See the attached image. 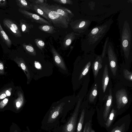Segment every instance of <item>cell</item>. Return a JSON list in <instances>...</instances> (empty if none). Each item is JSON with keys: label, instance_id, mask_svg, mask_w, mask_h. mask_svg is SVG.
I'll list each match as a JSON object with an SVG mask.
<instances>
[{"label": "cell", "instance_id": "3957f363", "mask_svg": "<svg viewBox=\"0 0 132 132\" xmlns=\"http://www.w3.org/2000/svg\"><path fill=\"white\" fill-rule=\"evenodd\" d=\"M36 5L47 15L51 23H53L55 26L65 29L68 27L69 22L64 18L52 9L48 3Z\"/></svg>", "mask_w": 132, "mask_h": 132}, {"label": "cell", "instance_id": "8992f818", "mask_svg": "<svg viewBox=\"0 0 132 132\" xmlns=\"http://www.w3.org/2000/svg\"><path fill=\"white\" fill-rule=\"evenodd\" d=\"M65 103L62 102L56 106L53 107L50 111L45 124L51 128L53 124L57 120L62 113Z\"/></svg>", "mask_w": 132, "mask_h": 132}, {"label": "cell", "instance_id": "52a82bcc", "mask_svg": "<svg viewBox=\"0 0 132 132\" xmlns=\"http://www.w3.org/2000/svg\"><path fill=\"white\" fill-rule=\"evenodd\" d=\"M108 56L109 65L113 75H116L117 70V59L112 43L109 42L107 44V53Z\"/></svg>", "mask_w": 132, "mask_h": 132}, {"label": "cell", "instance_id": "83f0119b", "mask_svg": "<svg viewBox=\"0 0 132 132\" xmlns=\"http://www.w3.org/2000/svg\"><path fill=\"white\" fill-rule=\"evenodd\" d=\"M109 37H108L106 38L104 45L103 46L102 52L101 55L102 59H103L106 53H107V44L109 42Z\"/></svg>", "mask_w": 132, "mask_h": 132}, {"label": "cell", "instance_id": "d6a6232c", "mask_svg": "<svg viewBox=\"0 0 132 132\" xmlns=\"http://www.w3.org/2000/svg\"><path fill=\"white\" fill-rule=\"evenodd\" d=\"M32 3L36 4L38 5L47 3V1L46 0H30Z\"/></svg>", "mask_w": 132, "mask_h": 132}, {"label": "cell", "instance_id": "7a4b0ae2", "mask_svg": "<svg viewBox=\"0 0 132 132\" xmlns=\"http://www.w3.org/2000/svg\"><path fill=\"white\" fill-rule=\"evenodd\" d=\"M113 22L112 17L89 29L82 37L81 40V48L85 54L95 50L109 30Z\"/></svg>", "mask_w": 132, "mask_h": 132}, {"label": "cell", "instance_id": "f1b7e54d", "mask_svg": "<svg viewBox=\"0 0 132 132\" xmlns=\"http://www.w3.org/2000/svg\"><path fill=\"white\" fill-rule=\"evenodd\" d=\"M125 125L123 123L120 126H117L112 129L111 132H124Z\"/></svg>", "mask_w": 132, "mask_h": 132}, {"label": "cell", "instance_id": "277c9868", "mask_svg": "<svg viewBox=\"0 0 132 132\" xmlns=\"http://www.w3.org/2000/svg\"><path fill=\"white\" fill-rule=\"evenodd\" d=\"M92 21L90 19L83 16L72 21L70 24L74 31L77 32L82 37L88 31Z\"/></svg>", "mask_w": 132, "mask_h": 132}, {"label": "cell", "instance_id": "4316f807", "mask_svg": "<svg viewBox=\"0 0 132 132\" xmlns=\"http://www.w3.org/2000/svg\"><path fill=\"white\" fill-rule=\"evenodd\" d=\"M34 42L38 47L42 51L45 46V43L41 39L39 38L35 39Z\"/></svg>", "mask_w": 132, "mask_h": 132}, {"label": "cell", "instance_id": "2e32d148", "mask_svg": "<svg viewBox=\"0 0 132 132\" xmlns=\"http://www.w3.org/2000/svg\"><path fill=\"white\" fill-rule=\"evenodd\" d=\"M109 80L108 65H105L103 73L102 80V88L104 93L105 92Z\"/></svg>", "mask_w": 132, "mask_h": 132}, {"label": "cell", "instance_id": "9a60e30c", "mask_svg": "<svg viewBox=\"0 0 132 132\" xmlns=\"http://www.w3.org/2000/svg\"><path fill=\"white\" fill-rule=\"evenodd\" d=\"M102 59L101 56H97L93 63L92 69L95 78L96 77L99 70L102 67Z\"/></svg>", "mask_w": 132, "mask_h": 132}, {"label": "cell", "instance_id": "74e56055", "mask_svg": "<svg viewBox=\"0 0 132 132\" xmlns=\"http://www.w3.org/2000/svg\"><path fill=\"white\" fill-rule=\"evenodd\" d=\"M6 95L8 96H10L11 95V93L8 90H6L5 92Z\"/></svg>", "mask_w": 132, "mask_h": 132}, {"label": "cell", "instance_id": "ac0fdd59", "mask_svg": "<svg viewBox=\"0 0 132 132\" xmlns=\"http://www.w3.org/2000/svg\"><path fill=\"white\" fill-rule=\"evenodd\" d=\"M20 23L22 31L25 33H29L30 30L34 27L32 24L23 19L20 20Z\"/></svg>", "mask_w": 132, "mask_h": 132}, {"label": "cell", "instance_id": "836d02e7", "mask_svg": "<svg viewBox=\"0 0 132 132\" xmlns=\"http://www.w3.org/2000/svg\"><path fill=\"white\" fill-rule=\"evenodd\" d=\"M8 100L7 98H5L3 101L0 103V108L2 109L6 104Z\"/></svg>", "mask_w": 132, "mask_h": 132}, {"label": "cell", "instance_id": "9c48e42d", "mask_svg": "<svg viewBox=\"0 0 132 132\" xmlns=\"http://www.w3.org/2000/svg\"><path fill=\"white\" fill-rule=\"evenodd\" d=\"M50 5L52 9L64 18L69 23L74 16L71 10L60 5L55 4Z\"/></svg>", "mask_w": 132, "mask_h": 132}, {"label": "cell", "instance_id": "5bb4252c", "mask_svg": "<svg viewBox=\"0 0 132 132\" xmlns=\"http://www.w3.org/2000/svg\"><path fill=\"white\" fill-rule=\"evenodd\" d=\"M112 90L111 89L109 90V93L108 95L105 109L103 112V117L104 120L106 121L110 111L112 105Z\"/></svg>", "mask_w": 132, "mask_h": 132}, {"label": "cell", "instance_id": "7402d4cb", "mask_svg": "<svg viewBox=\"0 0 132 132\" xmlns=\"http://www.w3.org/2000/svg\"><path fill=\"white\" fill-rule=\"evenodd\" d=\"M116 114V111L114 109L112 108L109 115L108 116V117L105 124L107 128H108L110 127L113 120Z\"/></svg>", "mask_w": 132, "mask_h": 132}, {"label": "cell", "instance_id": "4fadbf2b", "mask_svg": "<svg viewBox=\"0 0 132 132\" xmlns=\"http://www.w3.org/2000/svg\"><path fill=\"white\" fill-rule=\"evenodd\" d=\"M82 36L79 34L73 31L68 34L64 39L63 46L65 48L68 47L74 40Z\"/></svg>", "mask_w": 132, "mask_h": 132}, {"label": "cell", "instance_id": "44dd1931", "mask_svg": "<svg viewBox=\"0 0 132 132\" xmlns=\"http://www.w3.org/2000/svg\"><path fill=\"white\" fill-rule=\"evenodd\" d=\"M17 5L20 8L27 11L30 10L31 3L25 0L16 1Z\"/></svg>", "mask_w": 132, "mask_h": 132}, {"label": "cell", "instance_id": "8fae6325", "mask_svg": "<svg viewBox=\"0 0 132 132\" xmlns=\"http://www.w3.org/2000/svg\"><path fill=\"white\" fill-rule=\"evenodd\" d=\"M4 26L16 37L21 36L20 29L16 24L11 20L7 18L4 19L3 21Z\"/></svg>", "mask_w": 132, "mask_h": 132}, {"label": "cell", "instance_id": "6da1fadb", "mask_svg": "<svg viewBox=\"0 0 132 132\" xmlns=\"http://www.w3.org/2000/svg\"><path fill=\"white\" fill-rule=\"evenodd\" d=\"M121 52L126 60L132 54V4L128 3L120 11L118 19Z\"/></svg>", "mask_w": 132, "mask_h": 132}, {"label": "cell", "instance_id": "e0dca14e", "mask_svg": "<svg viewBox=\"0 0 132 132\" xmlns=\"http://www.w3.org/2000/svg\"><path fill=\"white\" fill-rule=\"evenodd\" d=\"M30 9L39 14L42 17L50 22V20L47 15L42 10L38 7L36 4L31 3Z\"/></svg>", "mask_w": 132, "mask_h": 132}, {"label": "cell", "instance_id": "ab89813d", "mask_svg": "<svg viewBox=\"0 0 132 132\" xmlns=\"http://www.w3.org/2000/svg\"><path fill=\"white\" fill-rule=\"evenodd\" d=\"M90 132H95L94 130L93 129H92Z\"/></svg>", "mask_w": 132, "mask_h": 132}, {"label": "cell", "instance_id": "b9f144b4", "mask_svg": "<svg viewBox=\"0 0 132 132\" xmlns=\"http://www.w3.org/2000/svg\"><path fill=\"white\" fill-rule=\"evenodd\" d=\"M26 132H30V131H29H29H26Z\"/></svg>", "mask_w": 132, "mask_h": 132}, {"label": "cell", "instance_id": "8d00e7d4", "mask_svg": "<svg viewBox=\"0 0 132 132\" xmlns=\"http://www.w3.org/2000/svg\"><path fill=\"white\" fill-rule=\"evenodd\" d=\"M6 97V94L3 93L0 96V99H2L5 98Z\"/></svg>", "mask_w": 132, "mask_h": 132}, {"label": "cell", "instance_id": "603a6c76", "mask_svg": "<svg viewBox=\"0 0 132 132\" xmlns=\"http://www.w3.org/2000/svg\"><path fill=\"white\" fill-rule=\"evenodd\" d=\"M85 116V110L83 109L81 112L78 123L76 132H81Z\"/></svg>", "mask_w": 132, "mask_h": 132}, {"label": "cell", "instance_id": "d6986e66", "mask_svg": "<svg viewBox=\"0 0 132 132\" xmlns=\"http://www.w3.org/2000/svg\"><path fill=\"white\" fill-rule=\"evenodd\" d=\"M38 28L43 31L50 34H53L56 32L55 29L51 25L42 24L39 26Z\"/></svg>", "mask_w": 132, "mask_h": 132}, {"label": "cell", "instance_id": "f546056e", "mask_svg": "<svg viewBox=\"0 0 132 132\" xmlns=\"http://www.w3.org/2000/svg\"><path fill=\"white\" fill-rule=\"evenodd\" d=\"M123 73L124 76L125 78L129 81H132V73L126 69H125L124 70Z\"/></svg>", "mask_w": 132, "mask_h": 132}, {"label": "cell", "instance_id": "7c38bea8", "mask_svg": "<svg viewBox=\"0 0 132 132\" xmlns=\"http://www.w3.org/2000/svg\"><path fill=\"white\" fill-rule=\"evenodd\" d=\"M51 51L56 64L62 69L66 70V65L63 59L54 47H52Z\"/></svg>", "mask_w": 132, "mask_h": 132}, {"label": "cell", "instance_id": "cb8c5ba5", "mask_svg": "<svg viewBox=\"0 0 132 132\" xmlns=\"http://www.w3.org/2000/svg\"><path fill=\"white\" fill-rule=\"evenodd\" d=\"M22 46L24 49L29 54L33 56L36 55V51L31 44H29L26 45L24 43L23 44Z\"/></svg>", "mask_w": 132, "mask_h": 132}, {"label": "cell", "instance_id": "1f68e13d", "mask_svg": "<svg viewBox=\"0 0 132 132\" xmlns=\"http://www.w3.org/2000/svg\"><path fill=\"white\" fill-rule=\"evenodd\" d=\"M90 122V120L85 123L83 132H90L92 129Z\"/></svg>", "mask_w": 132, "mask_h": 132}, {"label": "cell", "instance_id": "5b68a950", "mask_svg": "<svg viewBox=\"0 0 132 132\" xmlns=\"http://www.w3.org/2000/svg\"><path fill=\"white\" fill-rule=\"evenodd\" d=\"M81 99H79L74 111L68 121L63 128V132H75L77 117L80 104Z\"/></svg>", "mask_w": 132, "mask_h": 132}, {"label": "cell", "instance_id": "f35d334b", "mask_svg": "<svg viewBox=\"0 0 132 132\" xmlns=\"http://www.w3.org/2000/svg\"><path fill=\"white\" fill-rule=\"evenodd\" d=\"M4 69V67L3 64L1 63H0V70H2Z\"/></svg>", "mask_w": 132, "mask_h": 132}, {"label": "cell", "instance_id": "60d3db41", "mask_svg": "<svg viewBox=\"0 0 132 132\" xmlns=\"http://www.w3.org/2000/svg\"><path fill=\"white\" fill-rule=\"evenodd\" d=\"M14 132H18V131L16 130H15Z\"/></svg>", "mask_w": 132, "mask_h": 132}, {"label": "cell", "instance_id": "d4e9b609", "mask_svg": "<svg viewBox=\"0 0 132 132\" xmlns=\"http://www.w3.org/2000/svg\"><path fill=\"white\" fill-rule=\"evenodd\" d=\"M97 85L95 84L92 88L89 96V100L90 102H93L97 94Z\"/></svg>", "mask_w": 132, "mask_h": 132}, {"label": "cell", "instance_id": "4dcf8cb0", "mask_svg": "<svg viewBox=\"0 0 132 132\" xmlns=\"http://www.w3.org/2000/svg\"><path fill=\"white\" fill-rule=\"evenodd\" d=\"M56 2L63 4L72 5L73 2L71 0H53Z\"/></svg>", "mask_w": 132, "mask_h": 132}, {"label": "cell", "instance_id": "e575fe53", "mask_svg": "<svg viewBox=\"0 0 132 132\" xmlns=\"http://www.w3.org/2000/svg\"><path fill=\"white\" fill-rule=\"evenodd\" d=\"M23 103V100L22 99L20 101H17L16 103V106L17 109L20 108L22 105Z\"/></svg>", "mask_w": 132, "mask_h": 132}, {"label": "cell", "instance_id": "484cf974", "mask_svg": "<svg viewBox=\"0 0 132 132\" xmlns=\"http://www.w3.org/2000/svg\"><path fill=\"white\" fill-rule=\"evenodd\" d=\"M90 65V61H89L86 64L82 70L79 77V80L81 79L87 73L89 70Z\"/></svg>", "mask_w": 132, "mask_h": 132}, {"label": "cell", "instance_id": "30bf717a", "mask_svg": "<svg viewBox=\"0 0 132 132\" xmlns=\"http://www.w3.org/2000/svg\"><path fill=\"white\" fill-rule=\"evenodd\" d=\"M116 98L117 108L118 110L124 107L128 101L127 93L124 89H121L117 92Z\"/></svg>", "mask_w": 132, "mask_h": 132}, {"label": "cell", "instance_id": "ffe728a7", "mask_svg": "<svg viewBox=\"0 0 132 132\" xmlns=\"http://www.w3.org/2000/svg\"><path fill=\"white\" fill-rule=\"evenodd\" d=\"M0 35L3 40L9 47L11 45L12 42L8 36L3 30L0 23Z\"/></svg>", "mask_w": 132, "mask_h": 132}, {"label": "cell", "instance_id": "d590c367", "mask_svg": "<svg viewBox=\"0 0 132 132\" xmlns=\"http://www.w3.org/2000/svg\"><path fill=\"white\" fill-rule=\"evenodd\" d=\"M6 1L5 0H0V6H4L6 4Z\"/></svg>", "mask_w": 132, "mask_h": 132}, {"label": "cell", "instance_id": "ba28073f", "mask_svg": "<svg viewBox=\"0 0 132 132\" xmlns=\"http://www.w3.org/2000/svg\"><path fill=\"white\" fill-rule=\"evenodd\" d=\"M19 11L25 17L30 19L31 21L42 24H47L51 25L52 23L38 15L30 12L28 11L19 9Z\"/></svg>", "mask_w": 132, "mask_h": 132}]
</instances>
